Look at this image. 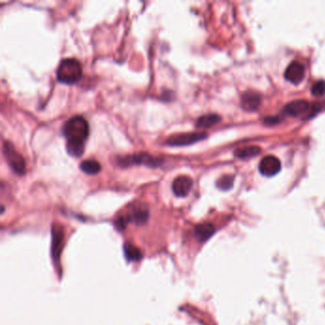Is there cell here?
I'll return each mask as SVG.
<instances>
[{
  "label": "cell",
  "instance_id": "cell-7",
  "mask_svg": "<svg viewBox=\"0 0 325 325\" xmlns=\"http://www.w3.org/2000/svg\"><path fill=\"white\" fill-rule=\"evenodd\" d=\"M305 76V68L303 64H301L298 61H293L288 67L286 68V71L284 73L285 79L293 84H299L303 81Z\"/></svg>",
  "mask_w": 325,
  "mask_h": 325
},
{
  "label": "cell",
  "instance_id": "cell-8",
  "mask_svg": "<svg viewBox=\"0 0 325 325\" xmlns=\"http://www.w3.org/2000/svg\"><path fill=\"white\" fill-rule=\"evenodd\" d=\"M193 179L187 176H179L173 181L172 189L174 194L179 196L184 197L191 192L193 188Z\"/></svg>",
  "mask_w": 325,
  "mask_h": 325
},
{
  "label": "cell",
  "instance_id": "cell-4",
  "mask_svg": "<svg viewBox=\"0 0 325 325\" xmlns=\"http://www.w3.org/2000/svg\"><path fill=\"white\" fill-rule=\"evenodd\" d=\"M116 163L120 167H128L134 164L137 165H146L148 167H159L163 163V161L161 158L151 156L147 153H139L135 154L131 156H125V157H119L116 159Z\"/></svg>",
  "mask_w": 325,
  "mask_h": 325
},
{
  "label": "cell",
  "instance_id": "cell-5",
  "mask_svg": "<svg viewBox=\"0 0 325 325\" xmlns=\"http://www.w3.org/2000/svg\"><path fill=\"white\" fill-rule=\"evenodd\" d=\"M207 137L206 133H184L169 136L165 140V144L168 146H187L194 144L197 141L203 140Z\"/></svg>",
  "mask_w": 325,
  "mask_h": 325
},
{
  "label": "cell",
  "instance_id": "cell-10",
  "mask_svg": "<svg viewBox=\"0 0 325 325\" xmlns=\"http://www.w3.org/2000/svg\"><path fill=\"white\" fill-rule=\"evenodd\" d=\"M52 254L53 258L55 260H58L60 252L62 250V244L64 241V234L62 228L58 226H53L52 229Z\"/></svg>",
  "mask_w": 325,
  "mask_h": 325
},
{
  "label": "cell",
  "instance_id": "cell-16",
  "mask_svg": "<svg viewBox=\"0 0 325 325\" xmlns=\"http://www.w3.org/2000/svg\"><path fill=\"white\" fill-rule=\"evenodd\" d=\"M100 169V164L95 160H86L81 163V170L88 175H97Z\"/></svg>",
  "mask_w": 325,
  "mask_h": 325
},
{
  "label": "cell",
  "instance_id": "cell-13",
  "mask_svg": "<svg viewBox=\"0 0 325 325\" xmlns=\"http://www.w3.org/2000/svg\"><path fill=\"white\" fill-rule=\"evenodd\" d=\"M215 232H216V229L210 223L199 224L195 229V237L201 243L208 241L215 234Z\"/></svg>",
  "mask_w": 325,
  "mask_h": 325
},
{
  "label": "cell",
  "instance_id": "cell-11",
  "mask_svg": "<svg viewBox=\"0 0 325 325\" xmlns=\"http://www.w3.org/2000/svg\"><path fill=\"white\" fill-rule=\"evenodd\" d=\"M126 217L129 221L135 224L143 225L149 218V209L146 205H136L131 209L130 213Z\"/></svg>",
  "mask_w": 325,
  "mask_h": 325
},
{
  "label": "cell",
  "instance_id": "cell-14",
  "mask_svg": "<svg viewBox=\"0 0 325 325\" xmlns=\"http://www.w3.org/2000/svg\"><path fill=\"white\" fill-rule=\"evenodd\" d=\"M221 120V117L217 114H209L201 115L197 120H196V127L202 128V129H207L211 128L214 125L219 123Z\"/></svg>",
  "mask_w": 325,
  "mask_h": 325
},
{
  "label": "cell",
  "instance_id": "cell-9",
  "mask_svg": "<svg viewBox=\"0 0 325 325\" xmlns=\"http://www.w3.org/2000/svg\"><path fill=\"white\" fill-rule=\"evenodd\" d=\"M308 101L303 99H298L289 102L284 106L283 113L289 116H299L308 112L310 109Z\"/></svg>",
  "mask_w": 325,
  "mask_h": 325
},
{
  "label": "cell",
  "instance_id": "cell-12",
  "mask_svg": "<svg viewBox=\"0 0 325 325\" xmlns=\"http://www.w3.org/2000/svg\"><path fill=\"white\" fill-rule=\"evenodd\" d=\"M260 102L261 97L256 92H245L242 97V106L246 111H254L258 109Z\"/></svg>",
  "mask_w": 325,
  "mask_h": 325
},
{
  "label": "cell",
  "instance_id": "cell-20",
  "mask_svg": "<svg viewBox=\"0 0 325 325\" xmlns=\"http://www.w3.org/2000/svg\"><path fill=\"white\" fill-rule=\"evenodd\" d=\"M129 220L127 218V217H119L116 220H115V227L117 228L118 230H124L127 224H128Z\"/></svg>",
  "mask_w": 325,
  "mask_h": 325
},
{
  "label": "cell",
  "instance_id": "cell-3",
  "mask_svg": "<svg viewBox=\"0 0 325 325\" xmlns=\"http://www.w3.org/2000/svg\"><path fill=\"white\" fill-rule=\"evenodd\" d=\"M3 155L11 169L19 176L26 173V162L24 158L17 152L10 141L3 142Z\"/></svg>",
  "mask_w": 325,
  "mask_h": 325
},
{
  "label": "cell",
  "instance_id": "cell-15",
  "mask_svg": "<svg viewBox=\"0 0 325 325\" xmlns=\"http://www.w3.org/2000/svg\"><path fill=\"white\" fill-rule=\"evenodd\" d=\"M260 148L258 146H245L239 148L235 151V156L239 159H250L258 156L260 153Z\"/></svg>",
  "mask_w": 325,
  "mask_h": 325
},
{
  "label": "cell",
  "instance_id": "cell-2",
  "mask_svg": "<svg viewBox=\"0 0 325 325\" xmlns=\"http://www.w3.org/2000/svg\"><path fill=\"white\" fill-rule=\"evenodd\" d=\"M55 75L60 83L69 85L75 84L81 79V64L76 58H64L60 61Z\"/></svg>",
  "mask_w": 325,
  "mask_h": 325
},
{
  "label": "cell",
  "instance_id": "cell-18",
  "mask_svg": "<svg viewBox=\"0 0 325 325\" xmlns=\"http://www.w3.org/2000/svg\"><path fill=\"white\" fill-rule=\"evenodd\" d=\"M234 179L235 178L232 175L223 176L217 181V187L222 191H227L233 187Z\"/></svg>",
  "mask_w": 325,
  "mask_h": 325
},
{
  "label": "cell",
  "instance_id": "cell-19",
  "mask_svg": "<svg viewBox=\"0 0 325 325\" xmlns=\"http://www.w3.org/2000/svg\"><path fill=\"white\" fill-rule=\"evenodd\" d=\"M312 95L315 97H323L325 95V81H319L315 82L311 89Z\"/></svg>",
  "mask_w": 325,
  "mask_h": 325
},
{
  "label": "cell",
  "instance_id": "cell-17",
  "mask_svg": "<svg viewBox=\"0 0 325 325\" xmlns=\"http://www.w3.org/2000/svg\"><path fill=\"white\" fill-rule=\"evenodd\" d=\"M124 254L126 259L130 261H138L142 259L141 251L134 244H126L124 245Z\"/></svg>",
  "mask_w": 325,
  "mask_h": 325
},
{
  "label": "cell",
  "instance_id": "cell-6",
  "mask_svg": "<svg viewBox=\"0 0 325 325\" xmlns=\"http://www.w3.org/2000/svg\"><path fill=\"white\" fill-rule=\"evenodd\" d=\"M281 168L280 161L275 156H266L260 161L259 169L260 174L264 177H273Z\"/></svg>",
  "mask_w": 325,
  "mask_h": 325
},
{
  "label": "cell",
  "instance_id": "cell-1",
  "mask_svg": "<svg viewBox=\"0 0 325 325\" xmlns=\"http://www.w3.org/2000/svg\"><path fill=\"white\" fill-rule=\"evenodd\" d=\"M62 134L67 143L66 150L72 157L79 158L84 152V142L89 136V124L81 115L69 118L62 126Z\"/></svg>",
  "mask_w": 325,
  "mask_h": 325
}]
</instances>
